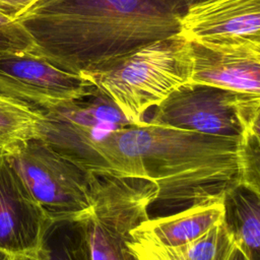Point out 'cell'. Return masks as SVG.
<instances>
[{
    "instance_id": "obj_20",
    "label": "cell",
    "mask_w": 260,
    "mask_h": 260,
    "mask_svg": "<svg viewBox=\"0 0 260 260\" xmlns=\"http://www.w3.org/2000/svg\"><path fill=\"white\" fill-rule=\"evenodd\" d=\"M186 6V9L192 5H195V4H198V3H201V2H204L206 0H182Z\"/></svg>"
},
{
    "instance_id": "obj_10",
    "label": "cell",
    "mask_w": 260,
    "mask_h": 260,
    "mask_svg": "<svg viewBox=\"0 0 260 260\" xmlns=\"http://www.w3.org/2000/svg\"><path fill=\"white\" fill-rule=\"evenodd\" d=\"M179 34L188 41L260 40V0H206L188 7Z\"/></svg>"
},
{
    "instance_id": "obj_4",
    "label": "cell",
    "mask_w": 260,
    "mask_h": 260,
    "mask_svg": "<svg viewBox=\"0 0 260 260\" xmlns=\"http://www.w3.org/2000/svg\"><path fill=\"white\" fill-rule=\"evenodd\" d=\"M0 153L51 220L78 219L91 208L100 176L46 141H18L1 148Z\"/></svg>"
},
{
    "instance_id": "obj_5",
    "label": "cell",
    "mask_w": 260,
    "mask_h": 260,
    "mask_svg": "<svg viewBox=\"0 0 260 260\" xmlns=\"http://www.w3.org/2000/svg\"><path fill=\"white\" fill-rule=\"evenodd\" d=\"M148 121L152 125L201 134L241 138L259 124L260 94L187 82L172 91Z\"/></svg>"
},
{
    "instance_id": "obj_12",
    "label": "cell",
    "mask_w": 260,
    "mask_h": 260,
    "mask_svg": "<svg viewBox=\"0 0 260 260\" xmlns=\"http://www.w3.org/2000/svg\"><path fill=\"white\" fill-rule=\"evenodd\" d=\"M223 223L249 260H260V194L240 184L222 200Z\"/></svg>"
},
{
    "instance_id": "obj_8",
    "label": "cell",
    "mask_w": 260,
    "mask_h": 260,
    "mask_svg": "<svg viewBox=\"0 0 260 260\" xmlns=\"http://www.w3.org/2000/svg\"><path fill=\"white\" fill-rule=\"evenodd\" d=\"M189 42L193 64L189 82L260 94V40Z\"/></svg>"
},
{
    "instance_id": "obj_7",
    "label": "cell",
    "mask_w": 260,
    "mask_h": 260,
    "mask_svg": "<svg viewBox=\"0 0 260 260\" xmlns=\"http://www.w3.org/2000/svg\"><path fill=\"white\" fill-rule=\"evenodd\" d=\"M95 89L87 77L60 69L29 51L0 53V94L42 112L70 104Z\"/></svg>"
},
{
    "instance_id": "obj_19",
    "label": "cell",
    "mask_w": 260,
    "mask_h": 260,
    "mask_svg": "<svg viewBox=\"0 0 260 260\" xmlns=\"http://www.w3.org/2000/svg\"><path fill=\"white\" fill-rule=\"evenodd\" d=\"M228 260H249V259L246 257V255L237 246H235L233 248Z\"/></svg>"
},
{
    "instance_id": "obj_16",
    "label": "cell",
    "mask_w": 260,
    "mask_h": 260,
    "mask_svg": "<svg viewBox=\"0 0 260 260\" xmlns=\"http://www.w3.org/2000/svg\"><path fill=\"white\" fill-rule=\"evenodd\" d=\"M239 161L241 184L260 194L259 124L243 132L239 142Z\"/></svg>"
},
{
    "instance_id": "obj_21",
    "label": "cell",
    "mask_w": 260,
    "mask_h": 260,
    "mask_svg": "<svg viewBox=\"0 0 260 260\" xmlns=\"http://www.w3.org/2000/svg\"><path fill=\"white\" fill-rule=\"evenodd\" d=\"M11 260H39L37 256H16L11 257Z\"/></svg>"
},
{
    "instance_id": "obj_2",
    "label": "cell",
    "mask_w": 260,
    "mask_h": 260,
    "mask_svg": "<svg viewBox=\"0 0 260 260\" xmlns=\"http://www.w3.org/2000/svg\"><path fill=\"white\" fill-rule=\"evenodd\" d=\"M185 11L182 0H34L12 17L31 53L87 76L179 34Z\"/></svg>"
},
{
    "instance_id": "obj_1",
    "label": "cell",
    "mask_w": 260,
    "mask_h": 260,
    "mask_svg": "<svg viewBox=\"0 0 260 260\" xmlns=\"http://www.w3.org/2000/svg\"><path fill=\"white\" fill-rule=\"evenodd\" d=\"M44 139L99 176L144 179L156 187L149 218L221 202L242 182L240 138L213 136L147 122L89 131L52 123Z\"/></svg>"
},
{
    "instance_id": "obj_11",
    "label": "cell",
    "mask_w": 260,
    "mask_h": 260,
    "mask_svg": "<svg viewBox=\"0 0 260 260\" xmlns=\"http://www.w3.org/2000/svg\"><path fill=\"white\" fill-rule=\"evenodd\" d=\"M222 201L193 206L182 211L147 218L133 228L131 238L139 243L176 247L197 240L223 220Z\"/></svg>"
},
{
    "instance_id": "obj_17",
    "label": "cell",
    "mask_w": 260,
    "mask_h": 260,
    "mask_svg": "<svg viewBox=\"0 0 260 260\" xmlns=\"http://www.w3.org/2000/svg\"><path fill=\"white\" fill-rule=\"evenodd\" d=\"M31 50V43L12 15L0 8V53Z\"/></svg>"
},
{
    "instance_id": "obj_22",
    "label": "cell",
    "mask_w": 260,
    "mask_h": 260,
    "mask_svg": "<svg viewBox=\"0 0 260 260\" xmlns=\"http://www.w3.org/2000/svg\"><path fill=\"white\" fill-rule=\"evenodd\" d=\"M0 260H11V257L0 251Z\"/></svg>"
},
{
    "instance_id": "obj_13",
    "label": "cell",
    "mask_w": 260,
    "mask_h": 260,
    "mask_svg": "<svg viewBox=\"0 0 260 260\" xmlns=\"http://www.w3.org/2000/svg\"><path fill=\"white\" fill-rule=\"evenodd\" d=\"M129 247L138 260H228L235 242L222 220L197 240L184 245L159 247L131 239Z\"/></svg>"
},
{
    "instance_id": "obj_6",
    "label": "cell",
    "mask_w": 260,
    "mask_h": 260,
    "mask_svg": "<svg viewBox=\"0 0 260 260\" xmlns=\"http://www.w3.org/2000/svg\"><path fill=\"white\" fill-rule=\"evenodd\" d=\"M156 196L151 182L100 176L94 200L79 219L90 260H138L129 247L130 232L149 218L147 207Z\"/></svg>"
},
{
    "instance_id": "obj_3",
    "label": "cell",
    "mask_w": 260,
    "mask_h": 260,
    "mask_svg": "<svg viewBox=\"0 0 260 260\" xmlns=\"http://www.w3.org/2000/svg\"><path fill=\"white\" fill-rule=\"evenodd\" d=\"M190 42L180 34L148 44L115 66L87 75L132 124H142L144 114L172 91L190 81Z\"/></svg>"
},
{
    "instance_id": "obj_18",
    "label": "cell",
    "mask_w": 260,
    "mask_h": 260,
    "mask_svg": "<svg viewBox=\"0 0 260 260\" xmlns=\"http://www.w3.org/2000/svg\"><path fill=\"white\" fill-rule=\"evenodd\" d=\"M32 1L34 0H0V8L13 16L27 7Z\"/></svg>"
},
{
    "instance_id": "obj_9",
    "label": "cell",
    "mask_w": 260,
    "mask_h": 260,
    "mask_svg": "<svg viewBox=\"0 0 260 260\" xmlns=\"http://www.w3.org/2000/svg\"><path fill=\"white\" fill-rule=\"evenodd\" d=\"M50 221L17 172L0 153V251L10 257L37 256Z\"/></svg>"
},
{
    "instance_id": "obj_15",
    "label": "cell",
    "mask_w": 260,
    "mask_h": 260,
    "mask_svg": "<svg viewBox=\"0 0 260 260\" xmlns=\"http://www.w3.org/2000/svg\"><path fill=\"white\" fill-rule=\"evenodd\" d=\"M43 112L22 102L0 94V149L38 138Z\"/></svg>"
},
{
    "instance_id": "obj_14",
    "label": "cell",
    "mask_w": 260,
    "mask_h": 260,
    "mask_svg": "<svg viewBox=\"0 0 260 260\" xmlns=\"http://www.w3.org/2000/svg\"><path fill=\"white\" fill-rule=\"evenodd\" d=\"M37 257L39 260H90L79 219L51 220Z\"/></svg>"
}]
</instances>
